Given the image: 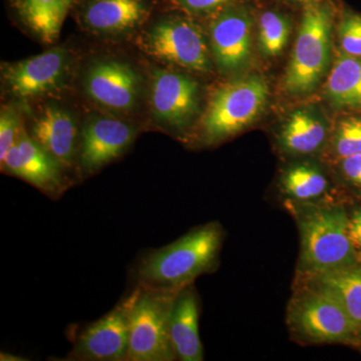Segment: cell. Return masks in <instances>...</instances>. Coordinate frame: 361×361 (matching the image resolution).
Masks as SVG:
<instances>
[{"label":"cell","instance_id":"obj_1","mask_svg":"<svg viewBox=\"0 0 361 361\" xmlns=\"http://www.w3.org/2000/svg\"><path fill=\"white\" fill-rule=\"evenodd\" d=\"M222 242L223 230L218 223L195 228L174 243L142 255L135 267V285L180 290L213 269Z\"/></svg>","mask_w":361,"mask_h":361},{"label":"cell","instance_id":"obj_2","mask_svg":"<svg viewBox=\"0 0 361 361\" xmlns=\"http://www.w3.org/2000/svg\"><path fill=\"white\" fill-rule=\"evenodd\" d=\"M300 266L310 276L358 264L348 235V214L342 207L312 208L298 218Z\"/></svg>","mask_w":361,"mask_h":361},{"label":"cell","instance_id":"obj_3","mask_svg":"<svg viewBox=\"0 0 361 361\" xmlns=\"http://www.w3.org/2000/svg\"><path fill=\"white\" fill-rule=\"evenodd\" d=\"M332 16L327 7L306 9L283 78L292 96L310 94L322 84L331 61Z\"/></svg>","mask_w":361,"mask_h":361},{"label":"cell","instance_id":"obj_4","mask_svg":"<svg viewBox=\"0 0 361 361\" xmlns=\"http://www.w3.org/2000/svg\"><path fill=\"white\" fill-rule=\"evenodd\" d=\"M135 286L137 292L130 312L129 349L126 361L177 360L169 323L179 290Z\"/></svg>","mask_w":361,"mask_h":361},{"label":"cell","instance_id":"obj_5","mask_svg":"<svg viewBox=\"0 0 361 361\" xmlns=\"http://www.w3.org/2000/svg\"><path fill=\"white\" fill-rule=\"evenodd\" d=\"M269 87L257 75L234 80L214 94L202 122L207 142H217L238 134L255 122L264 110Z\"/></svg>","mask_w":361,"mask_h":361},{"label":"cell","instance_id":"obj_6","mask_svg":"<svg viewBox=\"0 0 361 361\" xmlns=\"http://www.w3.org/2000/svg\"><path fill=\"white\" fill-rule=\"evenodd\" d=\"M288 323L294 334L315 343L353 341L360 334L336 297L315 285L292 301Z\"/></svg>","mask_w":361,"mask_h":361},{"label":"cell","instance_id":"obj_7","mask_svg":"<svg viewBox=\"0 0 361 361\" xmlns=\"http://www.w3.org/2000/svg\"><path fill=\"white\" fill-rule=\"evenodd\" d=\"M137 287L115 307L90 324L75 339L68 361H126L129 349L130 312Z\"/></svg>","mask_w":361,"mask_h":361},{"label":"cell","instance_id":"obj_8","mask_svg":"<svg viewBox=\"0 0 361 361\" xmlns=\"http://www.w3.org/2000/svg\"><path fill=\"white\" fill-rule=\"evenodd\" d=\"M149 56L194 71H208L210 56L198 25L189 20H168L154 25L142 40Z\"/></svg>","mask_w":361,"mask_h":361},{"label":"cell","instance_id":"obj_9","mask_svg":"<svg viewBox=\"0 0 361 361\" xmlns=\"http://www.w3.org/2000/svg\"><path fill=\"white\" fill-rule=\"evenodd\" d=\"M1 171L32 184L47 196H61L66 190L63 164L21 130L18 140L0 161Z\"/></svg>","mask_w":361,"mask_h":361},{"label":"cell","instance_id":"obj_10","mask_svg":"<svg viewBox=\"0 0 361 361\" xmlns=\"http://www.w3.org/2000/svg\"><path fill=\"white\" fill-rule=\"evenodd\" d=\"M135 137V128L125 121L111 116L90 118L78 142V161L82 174H94L120 158Z\"/></svg>","mask_w":361,"mask_h":361},{"label":"cell","instance_id":"obj_11","mask_svg":"<svg viewBox=\"0 0 361 361\" xmlns=\"http://www.w3.org/2000/svg\"><path fill=\"white\" fill-rule=\"evenodd\" d=\"M152 110L159 122L183 129L199 109V85L193 78L171 71L154 73Z\"/></svg>","mask_w":361,"mask_h":361},{"label":"cell","instance_id":"obj_12","mask_svg":"<svg viewBox=\"0 0 361 361\" xmlns=\"http://www.w3.org/2000/svg\"><path fill=\"white\" fill-rule=\"evenodd\" d=\"M211 51L220 71L232 73L250 61L252 20L241 7L225 9L210 27Z\"/></svg>","mask_w":361,"mask_h":361},{"label":"cell","instance_id":"obj_13","mask_svg":"<svg viewBox=\"0 0 361 361\" xmlns=\"http://www.w3.org/2000/svg\"><path fill=\"white\" fill-rule=\"evenodd\" d=\"M68 63L66 49H51L6 66L4 77L14 96H40L58 89L65 78Z\"/></svg>","mask_w":361,"mask_h":361},{"label":"cell","instance_id":"obj_14","mask_svg":"<svg viewBox=\"0 0 361 361\" xmlns=\"http://www.w3.org/2000/svg\"><path fill=\"white\" fill-rule=\"evenodd\" d=\"M85 92L97 104L127 111L134 108L140 90V78L127 63L102 61L94 63L85 80Z\"/></svg>","mask_w":361,"mask_h":361},{"label":"cell","instance_id":"obj_15","mask_svg":"<svg viewBox=\"0 0 361 361\" xmlns=\"http://www.w3.org/2000/svg\"><path fill=\"white\" fill-rule=\"evenodd\" d=\"M30 137L63 167L73 166L78 156V127L73 116L56 106L45 108L33 123Z\"/></svg>","mask_w":361,"mask_h":361},{"label":"cell","instance_id":"obj_16","mask_svg":"<svg viewBox=\"0 0 361 361\" xmlns=\"http://www.w3.org/2000/svg\"><path fill=\"white\" fill-rule=\"evenodd\" d=\"M171 342L177 360H204L203 345L199 334V301L191 285L178 292L171 311Z\"/></svg>","mask_w":361,"mask_h":361},{"label":"cell","instance_id":"obj_17","mask_svg":"<svg viewBox=\"0 0 361 361\" xmlns=\"http://www.w3.org/2000/svg\"><path fill=\"white\" fill-rule=\"evenodd\" d=\"M329 127L315 111L301 109L294 111L280 129V148L293 156L310 155L319 151L326 141Z\"/></svg>","mask_w":361,"mask_h":361},{"label":"cell","instance_id":"obj_18","mask_svg":"<svg viewBox=\"0 0 361 361\" xmlns=\"http://www.w3.org/2000/svg\"><path fill=\"white\" fill-rule=\"evenodd\" d=\"M147 16L144 0H92L85 9V25L94 32H128Z\"/></svg>","mask_w":361,"mask_h":361},{"label":"cell","instance_id":"obj_19","mask_svg":"<svg viewBox=\"0 0 361 361\" xmlns=\"http://www.w3.org/2000/svg\"><path fill=\"white\" fill-rule=\"evenodd\" d=\"M325 97L337 110L361 111V58L339 54L330 68Z\"/></svg>","mask_w":361,"mask_h":361},{"label":"cell","instance_id":"obj_20","mask_svg":"<svg viewBox=\"0 0 361 361\" xmlns=\"http://www.w3.org/2000/svg\"><path fill=\"white\" fill-rule=\"evenodd\" d=\"M315 286L329 292L361 329V266L355 264L311 276Z\"/></svg>","mask_w":361,"mask_h":361},{"label":"cell","instance_id":"obj_21","mask_svg":"<svg viewBox=\"0 0 361 361\" xmlns=\"http://www.w3.org/2000/svg\"><path fill=\"white\" fill-rule=\"evenodd\" d=\"M26 25L47 44L59 37L68 4L66 0H16Z\"/></svg>","mask_w":361,"mask_h":361},{"label":"cell","instance_id":"obj_22","mask_svg":"<svg viewBox=\"0 0 361 361\" xmlns=\"http://www.w3.org/2000/svg\"><path fill=\"white\" fill-rule=\"evenodd\" d=\"M281 187L284 194L292 200L312 201L327 191L329 180L313 164H295L284 171Z\"/></svg>","mask_w":361,"mask_h":361},{"label":"cell","instance_id":"obj_23","mask_svg":"<svg viewBox=\"0 0 361 361\" xmlns=\"http://www.w3.org/2000/svg\"><path fill=\"white\" fill-rule=\"evenodd\" d=\"M291 35L290 20L276 11L261 14L258 23V47L266 56H277L283 52Z\"/></svg>","mask_w":361,"mask_h":361},{"label":"cell","instance_id":"obj_24","mask_svg":"<svg viewBox=\"0 0 361 361\" xmlns=\"http://www.w3.org/2000/svg\"><path fill=\"white\" fill-rule=\"evenodd\" d=\"M332 147L341 159L361 155L360 116H348L339 121L334 133Z\"/></svg>","mask_w":361,"mask_h":361},{"label":"cell","instance_id":"obj_25","mask_svg":"<svg viewBox=\"0 0 361 361\" xmlns=\"http://www.w3.org/2000/svg\"><path fill=\"white\" fill-rule=\"evenodd\" d=\"M337 37L343 54L361 58V14L346 13L337 27Z\"/></svg>","mask_w":361,"mask_h":361},{"label":"cell","instance_id":"obj_26","mask_svg":"<svg viewBox=\"0 0 361 361\" xmlns=\"http://www.w3.org/2000/svg\"><path fill=\"white\" fill-rule=\"evenodd\" d=\"M23 129L20 116L14 109H4L0 116V161L13 146Z\"/></svg>","mask_w":361,"mask_h":361},{"label":"cell","instance_id":"obj_27","mask_svg":"<svg viewBox=\"0 0 361 361\" xmlns=\"http://www.w3.org/2000/svg\"><path fill=\"white\" fill-rule=\"evenodd\" d=\"M236 0H177L183 8L189 13H207L216 11Z\"/></svg>","mask_w":361,"mask_h":361},{"label":"cell","instance_id":"obj_28","mask_svg":"<svg viewBox=\"0 0 361 361\" xmlns=\"http://www.w3.org/2000/svg\"><path fill=\"white\" fill-rule=\"evenodd\" d=\"M341 171L343 177L350 184L361 188V155L341 159Z\"/></svg>","mask_w":361,"mask_h":361},{"label":"cell","instance_id":"obj_29","mask_svg":"<svg viewBox=\"0 0 361 361\" xmlns=\"http://www.w3.org/2000/svg\"><path fill=\"white\" fill-rule=\"evenodd\" d=\"M348 235L360 261L361 260V208L356 209L351 215H348Z\"/></svg>","mask_w":361,"mask_h":361},{"label":"cell","instance_id":"obj_30","mask_svg":"<svg viewBox=\"0 0 361 361\" xmlns=\"http://www.w3.org/2000/svg\"><path fill=\"white\" fill-rule=\"evenodd\" d=\"M0 360L2 361H23L27 360L25 358H21L20 356H16L13 355H9V353H1L0 355Z\"/></svg>","mask_w":361,"mask_h":361},{"label":"cell","instance_id":"obj_31","mask_svg":"<svg viewBox=\"0 0 361 361\" xmlns=\"http://www.w3.org/2000/svg\"><path fill=\"white\" fill-rule=\"evenodd\" d=\"M299 1L307 2V4H314V2L319 1V0H299Z\"/></svg>","mask_w":361,"mask_h":361},{"label":"cell","instance_id":"obj_32","mask_svg":"<svg viewBox=\"0 0 361 361\" xmlns=\"http://www.w3.org/2000/svg\"><path fill=\"white\" fill-rule=\"evenodd\" d=\"M66 4H68V6H70L71 4H73V2L75 1V0H66Z\"/></svg>","mask_w":361,"mask_h":361},{"label":"cell","instance_id":"obj_33","mask_svg":"<svg viewBox=\"0 0 361 361\" xmlns=\"http://www.w3.org/2000/svg\"><path fill=\"white\" fill-rule=\"evenodd\" d=\"M360 336L361 337V329H360Z\"/></svg>","mask_w":361,"mask_h":361}]
</instances>
